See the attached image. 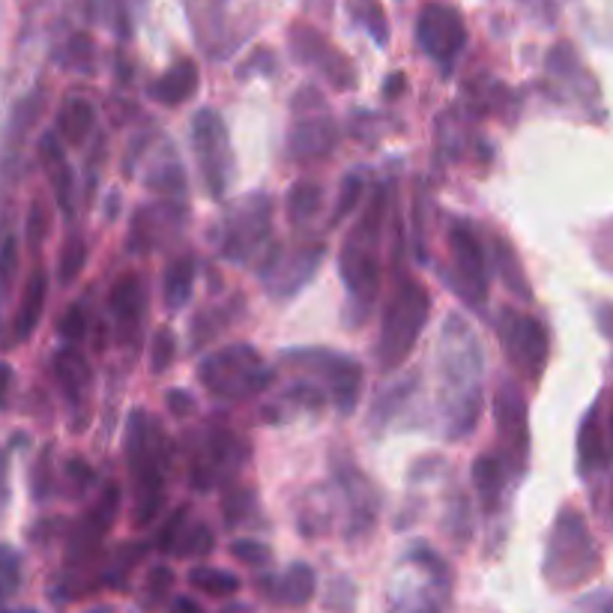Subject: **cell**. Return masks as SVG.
Here are the masks:
<instances>
[{"mask_svg": "<svg viewBox=\"0 0 613 613\" xmlns=\"http://www.w3.org/2000/svg\"><path fill=\"white\" fill-rule=\"evenodd\" d=\"M386 210V191H374L368 210L356 225V233L347 237L339 258L342 267V279L347 284V293L356 302V309H368L381 291V263H377V237H381V219Z\"/></svg>", "mask_w": 613, "mask_h": 613, "instance_id": "6da1fadb", "label": "cell"}, {"mask_svg": "<svg viewBox=\"0 0 613 613\" xmlns=\"http://www.w3.org/2000/svg\"><path fill=\"white\" fill-rule=\"evenodd\" d=\"M428 312H432V300H428V291L423 284L411 282V279L398 284L381 323L377 356H381L383 372H393L411 356L413 344L419 342V332L425 330Z\"/></svg>", "mask_w": 613, "mask_h": 613, "instance_id": "7a4b0ae2", "label": "cell"}, {"mask_svg": "<svg viewBox=\"0 0 613 613\" xmlns=\"http://www.w3.org/2000/svg\"><path fill=\"white\" fill-rule=\"evenodd\" d=\"M198 377L216 398L240 402L263 393L272 383V368L263 365L261 353L249 344H233L219 353H210L198 365Z\"/></svg>", "mask_w": 613, "mask_h": 613, "instance_id": "3957f363", "label": "cell"}, {"mask_svg": "<svg viewBox=\"0 0 613 613\" xmlns=\"http://www.w3.org/2000/svg\"><path fill=\"white\" fill-rule=\"evenodd\" d=\"M595 563H599V553H595V544L590 539V530H586L581 515L569 509V512L560 515V521L553 527L544 572L553 583L572 586L590 572H595Z\"/></svg>", "mask_w": 613, "mask_h": 613, "instance_id": "277c9868", "label": "cell"}, {"mask_svg": "<svg viewBox=\"0 0 613 613\" xmlns=\"http://www.w3.org/2000/svg\"><path fill=\"white\" fill-rule=\"evenodd\" d=\"M191 150L198 156L201 165L204 183L212 198L225 195V186L231 180V138H228V126L219 114L210 108H204L195 114L191 121Z\"/></svg>", "mask_w": 613, "mask_h": 613, "instance_id": "5b68a950", "label": "cell"}, {"mask_svg": "<svg viewBox=\"0 0 613 613\" xmlns=\"http://www.w3.org/2000/svg\"><path fill=\"white\" fill-rule=\"evenodd\" d=\"M497 332H500L503 351L515 368L523 377L539 381L544 362H548V332H544L542 323L530 318V314L503 309L500 321H497Z\"/></svg>", "mask_w": 613, "mask_h": 613, "instance_id": "8992f818", "label": "cell"}, {"mask_svg": "<svg viewBox=\"0 0 613 613\" xmlns=\"http://www.w3.org/2000/svg\"><path fill=\"white\" fill-rule=\"evenodd\" d=\"M416 40L432 61L453 70L455 58L461 54L464 42H467L461 12L455 10L453 3L428 0L419 10V19H416Z\"/></svg>", "mask_w": 613, "mask_h": 613, "instance_id": "52a82bcc", "label": "cell"}, {"mask_svg": "<svg viewBox=\"0 0 613 613\" xmlns=\"http://www.w3.org/2000/svg\"><path fill=\"white\" fill-rule=\"evenodd\" d=\"M288 362L323 377V383L330 386L332 402L342 413H351L356 407L362 393V365L356 360L335 351H291Z\"/></svg>", "mask_w": 613, "mask_h": 613, "instance_id": "ba28073f", "label": "cell"}, {"mask_svg": "<svg viewBox=\"0 0 613 613\" xmlns=\"http://www.w3.org/2000/svg\"><path fill=\"white\" fill-rule=\"evenodd\" d=\"M272 221V201L267 195H252L237 207L225 221L221 252L228 261H246L254 249H261Z\"/></svg>", "mask_w": 613, "mask_h": 613, "instance_id": "9c48e42d", "label": "cell"}, {"mask_svg": "<svg viewBox=\"0 0 613 613\" xmlns=\"http://www.w3.org/2000/svg\"><path fill=\"white\" fill-rule=\"evenodd\" d=\"M323 254H326L323 242H314V246H302L291 254H279L276 261L267 263L263 282H267L272 297H293L300 288H305V282L321 267Z\"/></svg>", "mask_w": 613, "mask_h": 613, "instance_id": "30bf717a", "label": "cell"}, {"mask_svg": "<svg viewBox=\"0 0 613 613\" xmlns=\"http://www.w3.org/2000/svg\"><path fill=\"white\" fill-rule=\"evenodd\" d=\"M449 249H453L455 270L461 276L464 288L472 300L482 305L488 300V267H485V252L470 225L455 221L453 233H449Z\"/></svg>", "mask_w": 613, "mask_h": 613, "instance_id": "8fae6325", "label": "cell"}, {"mask_svg": "<svg viewBox=\"0 0 613 613\" xmlns=\"http://www.w3.org/2000/svg\"><path fill=\"white\" fill-rule=\"evenodd\" d=\"M493 416H497V428H500L506 449L512 453V464L518 467V464H523V453H527V404H523L518 383H500Z\"/></svg>", "mask_w": 613, "mask_h": 613, "instance_id": "7c38bea8", "label": "cell"}, {"mask_svg": "<svg viewBox=\"0 0 613 613\" xmlns=\"http://www.w3.org/2000/svg\"><path fill=\"white\" fill-rule=\"evenodd\" d=\"M117 509H121V488L111 482L105 485V491H102V497L91 509V515H84V521L79 523V530L72 536V557L91 553L105 539L111 523L117 518Z\"/></svg>", "mask_w": 613, "mask_h": 613, "instance_id": "4fadbf2b", "label": "cell"}, {"mask_svg": "<svg viewBox=\"0 0 613 613\" xmlns=\"http://www.w3.org/2000/svg\"><path fill=\"white\" fill-rule=\"evenodd\" d=\"M108 309L114 314V321H117V332H121L123 342H129L132 332L142 321V279L138 276H121L114 288L108 293Z\"/></svg>", "mask_w": 613, "mask_h": 613, "instance_id": "5bb4252c", "label": "cell"}, {"mask_svg": "<svg viewBox=\"0 0 613 613\" xmlns=\"http://www.w3.org/2000/svg\"><path fill=\"white\" fill-rule=\"evenodd\" d=\"M335 138H339V129L330 117H305L291 129L288 147L297 159H318L335 147Z\"/></svg>", "mask_w": 613, "mask_h": 613, "instance_id": "9a60e30c", "label": "cell"}, {"mask_svg": "<svg viewBox=\"0 0 613 613\" xmlns=\"http://www.w3.org/2000/svg\"><path fill=\"white\" fill-rule=\"evenodd\" d=\"M198 63L195 61H177L172 70L165 72L156 84L150 87L153 100H159L162 105H168V108H177L183 102H189L198 91Z\"/></svg>", "mask_w": 613, "mask_h": 613, "instance_id": "2e32d148", "label": "cell"}, {"mask_svg": "<svg viewBox=\"0 0 613 613\" xmlns=\"http://www.w3.org/2000/svg\"><path fill=\"white\" fill-rule=\"evenodd\" d=\"M45 297H49V276H45V270H33L31 279L24 282L19 314H15V339L19 342L31 339L33 330H37L42 309H45Z\"/></svg>", "mask_w": 613, "mask_h": 613, "instance_id": "e0dca14e", "label": "cell"}, {"mask_svg": "<svg viewBox=\"0 0 613 613\" xmlns=\"http://www.w3.org/2000/svg\"><path fill=\"white\" fill-rule=\"evenodd\" d=\"M54 377L61 381L63 393L70 395L72 402L79 404L93 383L91 362L84 360V353L75 351V347H66L54 356Z\"/></svg>", "mask_w": 613, "mask_h": 613, "instance_id": "ac0fdd59", "label": "cell"}, {"mask_svg": "<svg viewBox=\"0 0 613 613\" xmlns=\"http://www.w3.org/2000/svg\"><path fill=\"white\" fill-rule=\"evenodd\" d=\"M191 284H195V258H177L168 263V270L162 276V297L168 312H180L183 305L189 302Z\"/></svg>", "mask_w": 613, "mask_h": 613, "instance_id": "d6986e66", "label": "cell"}, {"mask_svg": "<svg viewBox=\"0 0 613 613\" xmlns=\"http://www.w3.org/2000/svg\"><path fill=\"white\" fill-rule=\"evenodd\" d=\"M493 263H497V276L503 279V284L515 297H521V300H530L533 293H530V284H527V276L521 270V261H518V254H515L512 242L503 240V237H493Z\"/></svg>", "mask_w": 613, "mask_h": 613, "instance_id": "ffe728a7", "label": "cell"}, {"mask_svg": "<svg viewBox=\"0 0 613 613\" xmlns=\"http://www.w3.org/2000/svg\"><path fill=\"white\" fill-rule=\"evenodd\" d=\"M472 485H476V493L482 497V506L488 512L497 509L500 503V491H503V464L493 455H482L472 464Z\"/></svg>", "mask_w": 613, "mask_h": 613, "instance_id": "44dd1931", "label": "cell"}, {"mask_svg": "<svg viewBox=\"0 0 613 613\" xmlns=\"http://www.w3.org/2000/svg\"><path fill=\"white\" fill-rule=\"evenodd\" d=\"M314 586H318V578H314L312 565L293 563L279 581V602L288 607H302L312 602Z\"/></svg>", "mask_w": 613, "mask_h": 613, "instance_id": "7402d4cb", "label": "cell"}, {"mask_svg": "<svg viewBox=\"0 0 613 613\" xmlns=\"http://www.w3.org/2000/svg\"><path fill=\"white\" fill-rule=\"evenodd\" d=\"M93 123H96V108L87 100H81V96L66 100V105L61 108V117H58V126H61L70 144H84V138L91 135Z\"/></svg>", "mask_w": 613, "mask_h": 613, "instance_id": "603a6c76", "label": "cell"}, {"mask_svg": "<svg viewBox=\"0 0 613 613\" xmlns=\"http://www.w3.org/2000/svg\"><path fill=\"white\" fill-rule=\"evenodd\" d=\"M189 583L195 590L212 595V599H228L240 590V578L225 569H212V565H198L189 572Z\"/></svg>", "mask_w": 613, "mask_h": 613, "instance_id": "cb8c5ba5", "label": "cell"}, {"mask_svg": "<svg viewBox=\"0 0 613 613\" xmlns=\"http://www.w3.org/2000/svg\"><path fill=\"white\" fill-rule=\"evenodd\" d=\"M323 204V189L318 183H293V189L288 191V219L293 225H302V221H309L318 216Z\"/></svg>", "mask_w": 613, "mask_h": 613, "instance_id": "d4e9b609", "label": "cell"}, {"mask_svg": "<svg viewBox=\"0 0 613 613\" xmlns=\"http://www.w3.org/2000/svg\"><path fill=\"white\" fill-rule=\"evenodd\" d=\"M578 449H581V467L593 470L604 464V432L599 425V411L586 413L581 425V437H578Z\"/></svg>", "mask_w": 613, "mask_h": 613, "instance_id": "484cf974", "label": "cell"}, {"mask_svg": "<svg viewBox=\"0 0 613 613\" xmlns=\"http://www.w3.org/2000/svg\"><path fill=\"white\" fill-rule=\"evenodd\" d=\"M84 263H87V242L84 237H70V240L63 242L61 249V263H58V276H61L63 284H70L79 279L81 272H84Z\"/></svg>", "mask_w": 613, "mask_h": 613, "instance_id": "4316f807", "label": "cell"}, {"mask_svg": "<svg viewBox=\"0 0 613 613\" xmlns=\"http://www.w3.org/2000/svg\"><path fill=\"white\" fill-rule=\"evenodd\" d=\"M174 551L180 557H207L212 551V530L207 523H195L189 530H183Z\"/></svg>", "mask_w": 613, "mask_h": 613, "instance_id": "83f0119b", "label": "cell"}, {"mask_svg": "<svg viewBox=\"0 0 613 613\" xmlns=\"http://www.w3.org/2000/svg\"><path fill=\"white\" fill-rule=\"evenodd\" d=\"M21 583V557L7 544H0V602L15 595Z\"/></svg>", "mask_w": 613, "mask_h": 613, "instance_id": "f1b7e54d", "label": "cell"}, {"mask_svg": "<svg viewBox=\"0 0 613 613\" xmlns=\"http://www.w3.org/2000/svg\"><path fill=\"white\" fill-rule=\"evenodd\" d=\"M15 272H19V240L7 237V240L0 242V300L10 293Z\"/></svg>", "mask_w": 613, "mask_h": 613, "instance_id": "f546056e", "label": "cell"}, {"mask_svg": "<svg viewBox=\"0 0 613 613\" xmlns=\"http://www.w3.org/2000/svg\"><path fill=\"white\" fill-rule=\"evenodd\" d=\"M362 198V177L360 174H347L342 183V191H339V201H335V212H332V225H339L342 219H347L356 204Z\"/></svg>", "mask_w": 613, "mask_h": 613, "instance_id": "4dcf8cb0", "label": "cell"}, {"mask_svg": "<svg viewBox=\"0 0 613 613\" xmlns=\"http://www.w3.org/2000/svg\"><path fill=\"white\" fill-rule=\"evenodd\" d=\"M51 172V183H54V195H58V204H61V210L66 216H72V172L66 162H54L49 165Z\"/></svg>", "mask_w": 613, "mask_h": 613, "instance_id": "1f68e13d", "label": "cell"}, {"mask_svg": "<svg viewBox=\"0 0 613 613\" xmlns=\"http://www.w3.org/2000/svg\"><path fill=\"white\" fill-rule=\"evenodd\" d=\"M231 557L246 565H267L272 560V551L263 542H254V539H237L231 544Z\"/></svg>", "mask_w": 613, "mask_h": 613, "instance_id": "d6a6232c", "label": "cell"}, {"mask_svg": "<svg viewBox=\"0 0 613 613\" xmlns=\"http://www.w3.org/2000/svg\"><path fill=\"white\" fill-rule=\"evenodd\" d=\"M174 347H177V342H174L172 330H159L156 335H153V347H150V368H153V372L159 374V372H165L168 365H172Z\"/></svg>", "mask_w": 613, "mask_h": 613, "instance_id": "836d02e7", "label": "cell"}, {"mask_svg": "<svg viewBox=\"0 0 613 613\" xmlns=\"http://www.w3.org/2000/svg\"><path fill=\"white\" fill-rule=\"evenodd\" d=\"M58 330H61L66 342H79L84 330H87V314H84V309L81 305H70L66 314L61 318V323H58Z\"/></svg>", "mask_w": 613, "mask_h": 613, "instance_id": "e575fe53", "label": "cell"}, {"mask_svg": "<svg viewBox=\"0 0 613 613\" xmlns=\"http://www.w3.org/2000/svg\"><path fill=\"white\" fill-rule=\"evenodd\" d=\"M45 231H49V212L40 201H33L31 219H28V242H31L33 252L40 249V240H45Z\"/></svg>", "mask_w": 613, "mask_h": 613, "instance_id": "d590c367", "label": "cell"}, {"mask_svg": "<svg viewBox=\"0 0 613 613\" xmlns=\"http://www.w3.org/2000/svg\"><path fill=\"white\" fill-rule=\"evenodd\" d=\"M66 479L72 482L75 493H84L93 485V467L87 461H81V458H72L66 464Z\"/></svg>", "mask_w": 613, "mask_h": 613, "instance_id": "8d00e7d4", "label": "cell"}, {"mask_svg": "<svg viewBox=\"0 0 613 613\" xmlns=\"http://www.w3.org/2000/svg\"><path fill=\"white\" fill-rule=\"evenodd\" d=\"M186 515H189V509H177V512H174L172 518L165 521V530L159 533L162 551H174V544H177V539H180V533H183V527H186V521H183Z\"/></svg>", "mask_w": 613, "mask_h": 613, "instance_id": "74e56055", "label": "cell"}, {"mask_svg": "<svg viewBox=\"0 0 613 613\" xmlns=\"http://www.w3.org/2000/svg\"><path fill=\"white\" fill-rule=\"evenodd\" d=\"M70 61L79 66V70H91L93 66V42L79 33V37H72L70 42Z\"/></svg>", "mask_w": 613, "mask_h": 613, "instance_id": "f35d334b", "label": "cell"}, {"mask_svg": "<svg viewBox=\"0 0 613 613\" xmlns=\"http://www.w3.org/2000/svg\"><path fill=\"white\" fill-rule=\"evenodd\" d=\"M249 503H252L249 491L228 493V500H225V518H228V523H240L246 518V512H249Z\"/></svg>", "mask_w": 613, "mask_h": 613, "instance_id": "ab89813d", "label": "cell"}, {"mask_svg": "<svg viewBox=\"0 0 613 613\" xmlns=\"http://www.w3.org/2000/svg\"><path fill=\"white\" fill-rule=\"evenodd\" d=\"M165 402H168V411H172L177 419H186V416H191L195 407H198L195 398H191L186 389H168V393H165Z\"/></svg>", "mask_w": 613, "mask_h": 613, "instance_id": "60d3db41", "label": "cell"}, {"mask_svg": "<svg viewBox=\"0 0 613 613\" xmlns=\"http://www.w3.org/2000/svg\"><path fill=\"white\" fill-rule=\"evenodd\" d=\"M174 583V572L168 569V565H156L150 572V578H147V590H150L153 599H162V595L172 590Z\"/></svg>", "mask_w": 613, "mask_h": 613, "instance_id": "b9f144b4", "label": "cell"}, {"mask_svg": "<svg viewBox=\"0 0 613 613\" xmlns=\"http://www.w3.org/2000/svg\"><path fill=\"white\" fill-rule=\"evenodd\" d=\"M153 189H165V191H180L183 189V172L177 165L172 168H162V174H153L150 177Z\"/></svg>", "mask_w": 613, "mask_h": 613, "instance_id": "7bdbcfd3", "label": "cell"}, {"mask_svg": "<svg viewBox=\"0 0 613 613\" xmlns=\"http://www.w3.org/2000/svg\"><path fill=\"white\" fill-rule=\"evenodd\" d=\"M404 84H407V81H404L402 72H393V75L386 79V84H383V96H386L389 102L398 100V96L404 93Z\"/></svg>", "mask_w": 613, "mask_h": 613, "instance_id": "ee69618b", "label": "cell"}, {"mask_svg": "<svg viewBox=\"0 0 613 613\" xmlns=\"http://www.w3.org/2000/svg\"><path fill=\"white\" fill-rule=\"evenodd\" d=\"M12 386V368L7 362H0V407L7 404V395H10Z\"/></svg>", "mask_w": 613, "mask_h": 613, "instance_id": "f6af8a7d", "label": "cell"}, {"mask_svg": "<svg viewBox=\"0 0 613 613\" xmlns=\"http://www.w3.org/2000/svg\"><path fill=\"white\" fill-rule=\"evenodd\" d=\"M172 613H204V611L198 602H191V599H186V595H177L172 604Z\"/></svg>", "mask_w": 613, "mask_h": 613, "instance_id": "bcb514c9", "label": "cell"}, {"mask_svg": "<svg viewBox=\"0 0 613 613\" xmlns=\"http://www.w3.org/2000/svg\"><path fill=\"white\" fill-rule=\"evenodd\" d=\"M7 467H10V455L0 449V497L7 493Z\"/></svg>", "mask_w": 613, "mask_h": 613, "instance_id": "7dc6e473", "label": "cell"}, {"mask_svg": "<svg viewBox=\"0 0 613 613\" xmlns=\"http://www.w3.org/2000/svg\"><path fill=\"white\" fill-rule=\"evenodd\" d=\"M219 613H249V607H246V604H228V607H221Z\"/></svg>", "mask_w": 613, "mask_h": 613, "instance_id": "c3c4849f", "label": "cell"}, {"mask_svg": "<svg viewBox=\"0 0 613 613\" xmlns=\"http://www.w3.org/2000/svg\"><path fill=\"white\" fill-rule=\"evenodd\" d=\"M530 3H533V7H544V3L551 7V0H530Z\"/></svg>", "mask_w": 613, "mask_h": 613, "instance_id": "681fc988", "label": "cell"}, {"mask_svg": "<svg viewBox=\"0 0 613 613\" xmlns=\"http://www.w3.org/2000/svg\"><path fill=\"white\" fill-rule=\"evenodd\" d=\"M91 613H111V607H93Z\"/></svg>", "mask_w": 613, "mask_h": 613, "instance_id": "f907efd6", "label": "cell"}, {"mask_svg": "<svg viewBox=\"0 0 613 613\" xmlns=\"http://www.w3.org/2000/svg\"><path fill=\"white\" fill-rule=\"evenodd\" d=\"M12 613H33V611H12Z\"/></svg>", "mask_w": 613, "mask_h": 613, "instance_id": "816d5d0a", "label": "cell"}, {"mask_svg": "<svg viewBox=\"0 0 613 613\" xmlns=\"http://www.w3.org/2000/svg\"><path fill=\"white\" fill-rule=\"evenodd\" d=\"M611 434H613V416H611Z\"/></svg>", "mask_w": 613, "mask_h": 613, "instance_id": "f5cc1de1", "label": "cell"}]
</instances>
